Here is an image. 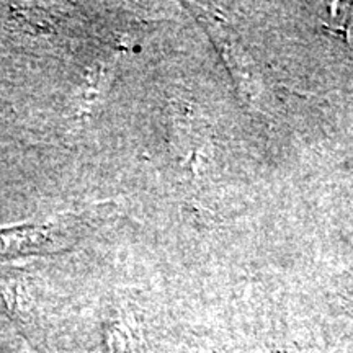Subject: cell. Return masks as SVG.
<instances>
[{
	"mask_svg": "<svg viewBox=\"0 0 353 353\" xmlns=\"http://www.w3.org/2000/svg\"><path fill=\"white\" fill-rule=\"evenodd\" d=\"M19 285L12 278L0 276V307L6 309L12 316L19 314L25 309V296H21Z\"/></svg>",
	"mask_w": 353,
	"mask_h": 353,
	"instance_id": "7a4b0ae2",
	"label": "cell"
},
{
	"mask_svg": "<svg viewBox=\"0 0 353 353\" xmlns=\"http://www.w3.org/2000/svg\"><path fill=\"white\" fill-rule=\"evenodd\" d=\"M87 226V221L77 216L44 226L0 231V257L17 252H54L76 241Z\"/></svg>",
	"mask_w": 353,
	"mask_h": 353,
	"instance_id": "6da1fadb",
	"label": "cell"
}]
</instances>
